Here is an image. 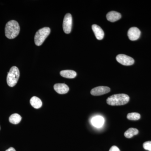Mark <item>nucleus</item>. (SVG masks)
<instances>
[{"instance_id": "39448f33", "label": "nucleus", "mask_w": 151, "mask_h": 151, "mask_svg": "<svg viewBox=\"0 0 151 151\" xmlns=\"http://www.w3.org/2000/svg\"><path fill=\"white\" fill-rule=\"evenodd\" d=\"M72 26V18L70 14H67L64 17L63 21V27L64 32L66 34L70 33Z\"/></svg>"}, {"instance_id": "6e6552de", "label": "nucleus", "mask_w": 151, "mask_h": 151, "mask_svg": "<svg viewBox=\"0 0 151 151\" xmlns=\"http://www.w3.org/2000/svg\"><path fill=\"white\" fill-rule=\"evenodd\" d=\"M141 35V31L138 28L131 27L128 31V36L131 40L135 41L138 40Z\"/></svg>"}, {"instance_id": "4468645a", "label": "nucleus", "mask_w": 151, "mask_h": 151, "mask_svg": "<svg viewBox=\"0 0 151 151\" xmlns=\"http://www.w3.org/2000/svg\"><path fill=\"white\" fill-rule=\"evenodd\" d=\"M31 105L35 109H39L42 106V102L38 97L34 96L30 100Z\"/></svg>"}, {"instance_id": "412c9836", "label": "nucleus", "mask_w": 151, "mask_h": 151, "mask_svg": "<svg viewBox=\"0 0 151 151\" xmlns=\"http://www.w3.org/2000/svg\"><path fill=\"white\" fill-rule=\"evenodd\" d=\"M0 129H1V128H0Z\"/></svg>"}, {"instance_id": "2eb2a0df", "label": "nucleus", "mask_w": 151, "mask_h": 151, "mask_svg": "<svg viewBox=\"0 0 151 151\" xmlns=\"http://www.w3.org/2000/svg\"><path fill=\"white\" fill-rule=\"evenodd\" d=\"M22 120V117L17 113H14L10 116L9 121L12 124H17L20 122Z\"/></svg>"}, {"instance_id": "9d476101", "label": "nucleus", "mask_w": 151, "mask_h": 151, "mask_svg": "<svg viewBox=\"0 0 151 151\" xmlns=\"http://www.w3.org/2000/svg\"><path fill=\"white\" fill-rule=\"evenodd\" d=\"M92 29L97 40H101L103 39L104 37V32L100 26L96 24L92 25Z\"/></svg>"}, {"instance_id": "a211bd4d", "label": "nucleus", "mask_w": 151, "mask_h": 151, "mask_svg": "<svg viewBox=\"0 0 151 151\" xmlns=\"http://www.w3.org/2000/svg\"><path fill=\"white\" fill-rule=\"evenodd\" d=\"M143 147L147 150L151 151V141H147L144 143Z\"/></svg>"}, {"instance_id": "6ab92c4d", "label": "nucleus", "mask_w": 151, "mask_h": 151, "mask_svg": "<svg viewBox=\"0 0 151 151\" xmlns=\"http://www.w3.org/2000/svg\"><path fill=\"white\" fill-rule=\"evenodd\" d=\"M109 151H121L120 149L116 146H113L110 148Z\"/></svg>"}, {"instance_id": "9b49d317", "label": "nucleus", "mask_w": 151, "mask_h": 151, "mask_svg": "<svg viewBox=\"0 0 151 151\" xmlns=\"http://www.w3.org/2000/svg\"><path fill=\"white\" fill-rule=\"evenodd\" d=\"M106 17L109 21L114 22L120 19L122 17V15L118 12L111 11L107 14Z\"/></svg>"}, {"instance_id": "aec40b11", "label": "nucleus", "mask_w": 151, "mask_h": 151, "mask_svg": "<svg viewBox=\"0 0 151 151\" xmlns=\"http://www.w3.org/2000/svg\"><path fill=\"white\" fill-rule=\"evenodd\" d=\"M6 151H16L13 147H10Z\"/></svg>"}, {"instance_id": "ddd939ff", "label": "nucleus", "mask_w": 151, "mask_h": 151, "mask_svg": "<svg viewBox=\"0 0 151 151\" xmlns=\"http://www.w3.org/2000/svg\"><path fill=\"white\" fill-rule=\"evenodd\" d=\"M60 74L63 77L68 78H75L77 73L73 70H66L60 71Z\"/></svg>"}, {"instance_id": "dca6fc26", "label": "nucleus", "mask_w": 151, "mask_h": 151, "mask_svg": "<svg viewBox=\"0 0 151 151\" xmlns=\"http://www.w3.org/2000/svg\"><path fill=\"white\" fill-rule=\"evenodd\" d=\"M139 131L135 128H130L124 133V136L127 138H131L138 134Z\"/></svg>"}, {"instance_id": "20e7f679", "label": "nucleus", "mask_w": 151, "mask_h": 151, "mask_svg": "<svg viewBox=\"0 0 151 151\" xmlns=\"http://www.w3.org/2000/svg\"><path fill=\"white\" fill-rule=\"evenodd\" d=\"M50 33V29L49 27L42 28L37 31L35 36V42L36 45L37 46L42 45Z\"/></svg>"}, {"instance_id": "0eeeda50", "label": "nucleus", "mask_w": 151, "mask_h": 151, "mask_svg": "<svg viewBox=\"0 0 151 151\" xmlns=\"http://www.w3.org/2000/svg\"><path fill=\"white\" fill-rule=\"evenodd\" d=\"M110 91L111 89L108 86H99L92 89L90 93L93 96H100L107 94Z\"/></svg>"}, {"instance_id": "7ed1b4c3", "label": "nucleus", "mask_w": 151, "mask_h": 151, "mask_svg": "<svg viewBox=\"0 0 151 151\" xmlns=\"http://www.w3.org/2000/svg\"><path fill=\"white\" fill-rule=\"evenodd\" d=\"M20 72L18 68L16 66H13L8 73L7 83L10 87L15 86L19 78Z\"/></svg>"}, {"instance_id": "1a4fd4ad", "label": "nucleus", "mask_w": 151, "mask_h": 151, "mask_svg": "<svg viewBox=\"0 0 151 151\" xmlns=\"http://www.w3.org/2000/svg\"><path fill=\"white\" fill-rule=\"evenodd\" d=\"M54 89L59 94H66L69 90V87L66 84L61 83L55 84Z\"/></svg>"}, {"instance_id": "f03ea898", "label": "nucleus", "mask_w": 151, "mask_h": 151, "mask_svg": "<svg viewBox=\"0 0 151 151\" xmlns=\"http://www.w3.org/2000/svg\"><path fill=\"white\" fill-rule=\"evenodd\" d=\"M130 97L124 94H114L107 99V103L111 106H119L127 104L129 101Z\"/></svg>"}, {"instance_id": "f257e3e1", "label": "nucleus", "mask_w": 151, "mask_h": 151, "mask_svg": "<svg viewBox=\"0 0 151 151\" xmlns=\"http://www.w3.org/2000/svg\"><path fill=\"white\" fill-rule=\"evenodd\" d=\"M19 25L18 23L15 20L8 22L5 27V35L8 38L12 39L17 37L20 32Z\"/></svg>"}, {"instance_id": "f8f14e48", "label": "nucleus", "mask_w": 151, "mask_h": 151, "mask_svg": "<svg viewBox=\"0 0 151 151\" xmlns=\"http://www.w3.org/2000/svg\"><path fill=\"white\" fill-rule=\"evenodd\" d=\"M105 122L104 118L101 116H96L92 118L91 123L94 127L100 128L103 126Z\"/></svg>"}, {"instance_id": "423d86ee", "label": "nucleus", "mask_w": 151, "mask_h": 151, "mask_svg": "<svg viewBox=\"0 0 151 151\" xmlns=\"http://www.w3.org/2000/svg\"><path fill=\"white\" fill-rule=\"evenodd\" d=\"M116 59L118 62L124 65H131L134 63V60L132 58L126 55H118Z\"/></svg>"}, {"instance_id": "f3484780", "label": "nucleus", "mask_w": 151, "mask_h": 151, "mask_svg": "<svg viewBox=\"0 0 151 151\" xmlns=\"http://www.w3.org/2000/svg\"><path fill=\"white\" fill-rule=\"evenodd\" d=\"M140 115L137 113H129L127 115V119L132 121H137L140 119Z\"/></svg>"}]
</instances>
